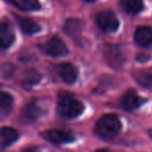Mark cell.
<instances>
[{"instance_id":"cell-2","label":"cell","mask_w":152,"mask_h":152,"mask_svg":"<svg viewBox=\"0 0 152 152\" xmlns=\"http://www.w3.org/2000/svg\"><path fill=\"white\" fill-rule=\"evenodd\" d=\"M57 110L61 116L67 119H74L83 114L85 106L79 100L75 99L71 95L61 94L59 96Z\"/></svg>"},{"instance_id":"cell-1","label":"cell","mask_w":152,"mask_h":152,"mask_svg":"<svg viewBox=\"0 0 152 152\" xmlns=\"http://www.w3.org/2000/svg\"><path fill=\"white\" fill-rule=\"evenodd\" d=\"M121 121L116 115H105L96 125L95 131L101 139L113 140L121 130Z\"/></svg>"},{"instance_id":"cell-21","label":"cell","mask_w":152,"mask_h":152,"mask_svg":"<svg viewBox=\"0 0 152 152\" xmlns=\"http://www.w3.org/2000/svg\"><path fill=\"white\" fill-rule=\"evenodd\" d=\"M96 152H108L107 150H103V149H101V150H97Z\"/></svg>"},{"instance_id":"cell-19","label":"cell","mask_w":152,"mask_h":152,"mask_svg":"<svg viewBox=\"0 0 152 152\" xmlns=\"http://www.w3.org/2000/svg\"><path fill=\"white\" fill-rule=\"evenodd\" d=\"M133 76L139 81V83L143 86H149L152 83V76L146 72H137L135 74L133 73Z\"/></svg>"},{"instance_id":"cell-13","label":"cell","mask_w":152,"mask_h":152,"mask_svg":"<svg viewBox=\"0 0 152 152\" xmlns=\"http://www.w3.org/2000/svg\"><path fill=\"white\" fill-rule=\"evenodd\" d=\"M18 22H19L20 28L24 34H34L41 30V26L38 23L30 19H26V18H18Z\"/></svg>"},{"instance_id":"cell-6","label":"cell","mask_w":152,"mask_h":152,"mask_svg":"<svg viewBox=\"0 0 152 152\" xmlns=\"http://www.w3.org/2000/svg\"><path fill=\"white\" fill-rule=\"evenodd\" d=\"M59 77L68 85H72L77 79V70L72 64L64 63L56 67Z\"/></svg>"},{"instance_id":"cell-11","label":"cell","mask_w":152,"mask_h":152,"mask_svg":"<svg viewBox=\"0 0 152 152\" xmlns=\"http://www.w3.org/2000/svg\"><path fill=\"white\" fill-rule=\"evenodd\" d=\"M134 40L140 46H152V29H150L149 27L137 28L134 34Z\"/></svg>"},{"instance_id":"cell-16","label":"cell","mask_w":152,"mask_h":152,"mask_svg":"<svg viewBox=\"0 0 152 152\" xmlns=\"http://www.w3.org/2000/svg\"><path fill=\"white\" fill-rule=\"evenodd\" d=\"M40 78H41V76L38 72L34 71V70H30V71H27L25 73L23 81L27 87H30V86H34V85H36V83H38Z\"/></svg>"},{"instance_id":"cell-7","label":"cell","mask_w":152,"mask_h":152,"mask_svg":"<svg viewBox=\"0 0 152 152\" xmlns=\"http://www.w3.org/2000/svg\"><path fill=\"white\" fill-rule=\"evenodd\" d=\"M15 41V32L9 23H0V48L7 49Z\"/></svg>"},{"instance_id":"cell-14","label":"cell","mask_w":152,"mask_h":152,"mask_svg":"<svg viewBox=\"0 0 152 152\" xmlns=\"http://www.w3.org/2000/svg\"><path fill=\"white\" fill-rule=\"evenodd\" d=\"M123 10L129 14H137L143 11V0H120Z\"/></svg>"},{"instance_id":"cell-22","label":"cell","mask_w":152,"mask_h":152,"mask_svg":"<svg viewBox=\"0 0 152 152\" xmlns=\"http://www.w3.org/2000/svg\"><path fill=\"white\" fill-rule=\"evenodd\" d=\"M86 1H89V2H93V1H96V0H86Z\"/></svg>"},{"instance_id":"cell-12","label":"cell","mask_w":152,"mask_h":152,"mask_svg":"<svg viewBox=\"0 0 152 152\" xmlns=\"http://www.w3.org/2000/svg\"><path fill=\"white\" fill-rule=\"evenodd\" d=\"M42 115V110L38 105L34 103H29L27 105L24 106L23 110H22V117L28 122H32L36 121L39 117Z\"/></svg>"},{"instance_id":"cell-18","label":"cell","mask_w":152,"mask_h":152,"mask_svg":"<svg viewBox=\"0 0 152 152\" xmlns=\"http://www.w3.org/2000/svg\"><path fill=\"white\" fill-rule=\"evenodd\" d=\"M81 24L79 21H76V20H71V21H68L65 25V30L67 31V34H75L76 32L78 34L80 31Z\"/></svg>"},{"instance_id":"cell-17","label":"cell","mask_w":152,"mask_h":152,"mask_svg":"<svg viewBox=\"0 0 152 152\" xmlns=\"http://www.w3.org/2000/svg\"><path fill=\"white\" fill-rule=\"evenodd\" d=\"M13 103V98L10 94L0 92V110H9Z\"/></svg>"},{"instance_id":"cell-4","label":"cell","mask_w":152,"mask_h":152,"mask_svg":"<svg viewBox=\"0 0 152 152\" xmlns=\"http://www.w3.org/2000/svg\"><path fill=\"white\" fill-rule=\"evenodd\" d=\"M43 50L51 56H63V55L68 54L69 52L65 43L57 37H53L50 40L47 41L43 45Z\"/></svg>"},{"instance_id":"cell-8","label":"cell","mask_w":152,"mask_h":152,"mask_svg":"<svg viewBox=\"0 0 152 152\" xmlns=\"http://www.w3.org/2000/svg\"><path fill=\"white\" fill-rule=\"evenodd\" d=\"M105 57L108 64L114 68H120L124 63V56L120 49L115 46H107L105 48Z\"/></svg>"},{"instance_id":"cell-10","label":"cell","mask_w":152,"mask_h":152,"mask_svg":"<svg viewBox=\"0 0 152 152\" xmlns=\"http://www.w3.org/2000/svg\"><path fill=\"white\" fill-rule=\"evenodd\" d=\"M19 137V133L12 127L0 128V147H7L15 143Z\"/></svg>"},{"instance_id":"cell-15","label":"cell","mask_w":152,"mask_h":152,"mask_svg":"<svg viewBox=\"0 0 152 152\" xmlns=\"http://www.w3.org/2000/svg\"><path fill=\"white\" fill-rule=\"evenodd\" d=\"M14 2L23 11H38L41 7L39 0H14Z\"/></svg>"},{"instance_id":"cell-23","label":"cell","mask_w":152,"mask_h":152,"mask_svg":"<svg viewBox=\"0 0 152 152\" xmlns=\"http://www.w3.org/2000/svg\"><path fill=\"white\" fill-rule=\"evenodd\" d=\"M150 137H152V131H150Z\"/></svg>"},{"instance_id":"cell-9","label":"cell","mask_w":152,"mask_h":152,"mask_svg":"<svg viewBox=\"0 0 152 152\" xmlns=\"http://www.w3.org/2000/svg\"><path fill=\"white\" fill-rule=\"evenodd\" d=\"M145 102V99L139 96L134 92H129L124 96L122 100V106L124 110H133L139 108L142 104Z\"/></svg>"},{"instance_id":"cell-5","label":"cell","mask_w":152,"mask_h":152,"mask_svg":"<svg viewBox=\"0 0 152 152\" xmlns=\"http://www.w3.org/2000/svg\"><path fill=\"white\" fill-rule=\"evenodd\" d=\"M43 137L47 141L51 142L53 144H66L71 143L74 141V135L71 132H68L61 129H50L42 133Z\"/></svg>"},{"instance_id":"cell-3","label":"cell","mask_w":152,"mask_h":152,"mask_svg":"<svg viewBox=\"0 0 152 152\" xmlns=\"http://www.w3.org/2000/svg\"><path fill=\"white\" fill-rule=\"evenodd\" d=\"M96 22L98 26L106 32H114L119 27L118 18L110 11H104L98 14L96 17Z\"/></svg>"},{"instance_id":"cell-20","label":"cell","mask_w":152,"mask_h":152,"mask_svg":"<svg viewBox=\"0 0 152 152\" xmlns=\"http://www.w3.org/2000/svg\"><path fill=\"white\" fill-rule=\"evenodd\" d=\"M24 152H40V151L38 149H36V148H27Z\"/></svg>"}]
</instances>
